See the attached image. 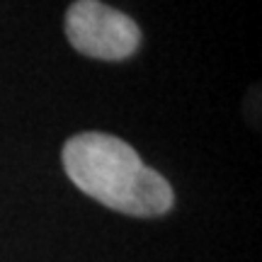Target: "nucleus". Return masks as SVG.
<instances>
[{
	"label": "nucleus",
	"mask_w": 262,
	"mask_h": 262,
	"mask_svg": "<svg viewBox=\"0 0 262 262\" xmlns=\"http://www.w3.org/2000/svg\"><path fill=\"white\" fill-rule=\"evenodd\" d=\"M61 163L68 180L117 214L136 219L165 216L175 206V192L158 170L148 168L124 139L83 131L63 143Z\"/></svg>",
	"instance_id": "1"
},
{
	"label": "nucleus",
	"mask_w": 262,
	"mask_h": 262,
	"mask_svg": "<svg viewBox=\"0 0 262 262\" xmlns=\"http://www.w3.org/2000/svg\"><path fill=\"white\" fill-rule=\"evenodd\" d=\"M63 32L78 54L97 61H126L141 47L136 19L102 0H75L66 10Z\"/></svg>",
	"instance_id": "2"
}]
</instances>
